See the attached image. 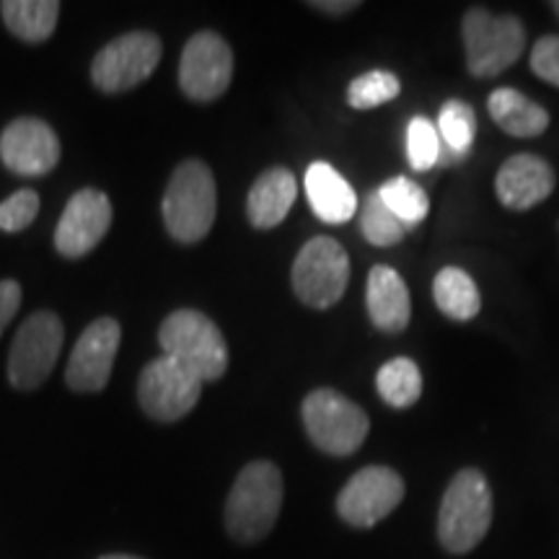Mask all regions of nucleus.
<instances>
[{
    "label": "nucleus",
    "mask_w": 559,
    "mask_h": 559,
    "mask_svg": "<svg viewBox=\"0 0 559 559\" xmlns=\"http://www.w3.org/2000/svg\"><path fill=\"white\" fill-rule=\"evenodd\" d=\"M283 474L272 461H251L226 500V531L239 544H257L275 528L283 508Z\"/></svg>",
    "instance_id": "1"
},
{
    "label": "nucleus",
    "mask_w": 559,
    "mask_h": 559,
    "mask_svg": "<svg viewBox=\"0 0 559 559\" xmlns=\"http://www.w3.org/2000/svg\"><path fill=\"white\" fill-rule=\"evenodd\" d=\"M166 230L179 243L205 239L218 213V187L207 164L187 158L174 169L164 202H160Z\"/></svg>",
    "instance_id": "2"
},
{
    "label": "nucleus",
    "mask_w": 559,
    "mask_h": 559,
    "mask_svg": "<svg viewBox=\"0 0 559 559\" xmlns=\"http://www.w3.org/2000/svg\"><path fill=\"white\" fill-rule=\"evenodd\" d=\"M158 342L166 358L179 362L202 383L218 381L228 370V345L213 319L194 309H179L164 319Z\"/></svg>",
    "instance_id": "3"
},
{
    "label": "nucleus",
    "mask_w": 559,
    "mask_h": 559,
    "mask_svg": "<svg viewBox=\"0 0 559 559\" xmlns=\"http://www.w3.org/2000/svg\"><path fill=\"white\" fill-rule=\"evenodd\" d=\"M492 523V492L485 474L461 469L445 489L438 515V539L451 555H466L485 539Z\"/></svg>",
    "instance_id": "4"
},
{
    "label": "nucleus",
    "mask_w": 559,
    "mask_h": 559,
    "mask_svg": "<svg viewBox=\"0 0 559 559\" xmlns=\"http://www.w3.org/2000/svg\"><path fill=\"white\" fill-rule=\"evenodd\" d=\"M466 68L477 79H495L526 50V29L515 16H492L485 9L466 11L461 21Z\"/></svg>",
    "instance_id": "5"
},
{
    "label": "nucleus",
    "mask_w": 559,
    "mask_h": 559,
    "mask_svg": "<svg viewBox=\"0 0 559 559\" xmlns=\"http://www.w3.org/2000/svg\"><path fill=\"white\" fill-rule=\"evenodd\" d=\"M304 425L311 443L330 456L355 453L370 430L366 412L334 389H317L306 396Z\"/></svg>",
    "instance_id": "6"
},
{
    "label": "nucleus",
    "mask_w": 559,
    "mask_h": 559,
    "mask_svg": "<svg viewBox=\"0 0 559 559\" xmlns=\"http://www.w3.org/2000/svg\"><path fill=\"white\" fill-rule=\"evenodd\" d=\"M290 280L300 304L311 309H332L345 296L349 283L347 251L330 236H317L298 251Z\"/></svg>",
    "instance_id": "7"
},
{
    "label": "nucleus",
    "mask_w": 559,
    "mask_h": 559,
    "mask_svg": "<svg viewBox=\"0 0 559 559\" xmlns=\"http://www.w3.org/2000/svg\"><path fill=\"white\" fill-rule=\"evenodd\" d=\"M62 321L52 311L32 313L19 326L9 355V379L13 389L32 391L50 379L62 349Z\"/></svg>",
    "instance_id": "8"
},
{
    "label": "nucleus",
    "mask_w": 559,
    "mask_h": 559,
    "mask_svg": "<svg viewBox=\"0 0 559 559\" xmlns=\"http://www.w3.org/2000/svg\"><path fill=\"white\" fill-rule=\"evenodd\" d=\"M160 60V39L151 32H130L109 41L94 58L91 81L104 94H122L151 79Z\"/></svg>",
    "instance_id": "9"
},
{
    "label": "nucleus",
    "mask_w": 559,
    "mask_h": 559,
    "mask_svg": "<svg viewBox=\"0 0 559 559\" xmlns=\"http://www.w3.org/2000/svg\"><path fill=\"white\" fill-rule=\"evenodd\" d=\"M202 381L166 355L151 360L138 381V402L158 423H177L200 402Z\"/></svg>",
    "instance_id": "10"
},
{
    "label": "nucleus",
    "mask_w": 559,
    "mask_h": 559,
    "mask_svg": "<svg viewBox=\"0 0 559 559\" xmlns=\"http://www.w3.org/2000/svg\"><path fill=\"white\" fill-rule=\"evenodd\" d=\"M234 79V52L215 32H198L179 60V88L192 102H215Z\"/></svg>",
    "instance_id": "11"
},
{
    "label": "nucleus",
    "mask_w": 559,
    "mask_h": 559,
    "mask_svg": "<svg viewBox=\"0 0 559 559\" xmlns=\"http://www.w3.org/2000/svg\"><path fill=\"white\" fill-rule=\"evenodd\" d=\"M404 500V479L389 466H366L342 487L340 519L355 528H370L394 513Z\"/></svg>",
    "instance_id": "12"
},
{
    "label": "nucleus",
    "mask_w": 559,
    "mask_h": 559,
    "mask_svg": "<svg viewBox=\"0 0 559 559\" xmlns=\"http://www.w3.org/2000/svg\"><path fill=\"white\" fill-rule=\"evenodd\" d=\"M122 330L120 321L111 317H102L91 321L86 332L75 342L70 353L66 381L73 391H102L109 383L111 368H115L117 349H120Z\"/></svg>",
    "instance_id": "13"
},
{
    "label": "nucleus",
    "mask_w": 559,
    "mask_h": 559,
    "mask_svg": "<svg viewBox=\"0 0 559 559\" xmlns=\"http://www.w3.org/2000/svg\"><path fill=\"white\" fill-rule=\"evenodd\" d=\"M111 202L99 190H81L68 200L58 228H55V249L66 260H81L99 247L111 226Z\"/></svg>",
    "instance_id": "14"
},
{
    "label": "nucleus",
    "mask_w": 559,
    "mask_h": 559,
    "mask_svg": "<svg viewBox=\"0 0 559 559\" xmlns=\"http://www.w3.org/2000/svg\"><path fill=\"white\" fill-rule=\"evenodd\" d=\"M0 160L19 177H45L60 160V140L37 117H19L0 135Z\"/></svg>",
    "instance_id": "15"
},
{
    "label": "nucleus",
    "mask_w": 559,
    "mask_h": 559,
    "mask_svg": "<svg viewBox=\"0 0 559 559\" xmlns=\"http://www.w3.org/2000/svg\"><path fill=\"white\" fill-rule=\"evenodd\" d=\"M495 192L510 210H531L555 192V169L534 153L510 156L495 177Z\"/></svg>",
    "instance_id": "16"
},
{
    "label": "nucleus",
    "mask_w": 559,
    "mask_h": 559,
    "mask_svg": "<svg viewBox=\"0 0 559 559\" xmlns=\"http://www.w3.org/2000/svg\"><path fill=\"white\" fill-rule=\"evenodd\" d=\"M366 306L370 321H373L381 332L400 334L402 330H407L412 317V300L407 283H404L402 275L394 267L376 264V267L370 270Z\"/></svg>",
    "instance_id": "17"
},
{
    "label": "nucleus",
    "mask_w": 559,
    "mask_h": 559,
    "mask_svg": "<svg viewBox=\"0 0 559 559\" xmlns=\"http://www.w3.org/2000/svg\"><path fill=\"white\" fill-rule=\"evenodd\" d=\"M298 198V181L290 169L275 166L260 174V179L251 185L247 198V215L254 228H275L288 218L293 202Z\"/></svg>",
    "instance_id": "18"
},
{
    "label": "nucleus",
    "mask_w": 559,
    "mask_h": 559,
    "mask_svg": "<svg viewBox=\"0 0 559 559\" xmlns=\"http://www.w3.org/2000/svg\"><path fill=\"white\" fill-rule=\"evenodd\" d=\"M306 194L309 205L324 223H347L358 210V194L347 185V179L326 160H317L306 171Z\"/></svg>",
    "instance_id": "19"
},
{
    "label": "nucleus",
    "mask_w": 559,
    "mask_h": 559,
    "mask_svg": "<svg viewBox=\"0 0 559 559\" xmlns=\"http://www.w3.org/2000/svg\"><path fill=\"white\" fill-rule=\"evenodd\" d=\"M487 111L492 122L513 138H536L549 128V111L515 88L492 91Z\"/></svg>",
    "instance_id": "20"
},
{
    "label": "nucleus",
    "mask_w": 559,
    "mask_h": 559,
    "mask_svg": "<svg viewBox=\"0 0 559 559\" xmlns=\"http://www.w3.org/2000/svg\"><path fill=\"white\" fill-rule=\"evenodd\" d=\"M0 13L13 37L37 45L52 37L60 19V3L58 0H3Z\"/></svg>",
    "instance_id": "21"
},
{
    "label": "nucleus",
    "mask_w": 559,
    "mask_h": 559,
    "mask_svg": "<svg viewBox=\"0 0 559 559\" xmlns=\"http://www.w3.org/2000/svg\"><path fill=\"white\" fill-rule=\"evenodd\" d=\"M432 298L445 317L453 321H472L481 311L477 283L461 267H443L432 280Z\"/></svg>",
    "instance_id": "22"
},
{
    "label": "nucleus",
    "mask_w": 559,
    "mask_h": 559,
    "mask_svg": "<svg viewBox=\"0 0 559 559\" xmlns=\"http://www.w3.org/2000/svg\"><path fill=\"white\" fill-rule=\"evenodd\" d=\"M440 135V160L464 158L472 151L474 135H477V115L466 102L451 99L443 104L438 115Z\"/></svg>",
    "instance_id": "23"
},
{
    "label": "nucleus",
    "mask_w": 559,
    "mask_h": 559,
    "mask_svg": "<svg viewBox=\"0 0 559 559\" xmlns=\"http://www.w3.org/2000/svg\"><path fill=\"white\" fill-rule=\"evenodd\" d=\"M376 389L389 407H412L423 396V373H419L415 360L394 358L381 366L379 376H376Z\"/></svg>",
    "instance_id": "24"
},
{
    "label": "nucleus",
    "mask_w": 559,
    "mask_h": 559,
    "mask_svg": "<svg viewBox=\"0 0 559 559\" xmlns=\"http://www.w3.org/2000/svg\"><path fill=\"white\" fill-rule=\"evenodd\" d=\"M379 194H381V200L386 202V207L391 210V213H394L407 228H415L425 218H428L430 200L417 181H412L407 177H394V179L383 181V185L379 187Z\"/></svg>",
    "instance_id": "25"
},
{
    "label": "nucleus",
    "mask_w": 559,
    "mask_h": 559,
    "mask_svg": "<svg viewBox=\"0 0 559 559\" xmlns=\"http://www.w3.org/2000/svg\"><path fill=\"white\" fill-rule=\"evenodd\" d=\"M360 230L366 236V241L373 243V247H394V243L404 239L407 226L391 213L379 192H370L366 202H362Z\"/></svg>",
    "instance_id": "26"
},
{
    "label": "nucleus",
    "mask_w": 559,
    "mask_h": 559,
    "mask_svg": "<svg viewBox=\"0 0 559 559\" xmlns=\"http://www.w3.org/2000/svg\"><path fill=\"white\" fill-rule=\"evenodd\" d=\"M400 91L402 83L394 73H389V70H368V73L358 75V79L349 83L347 104L360 111L376 109L381 104L394 102L400 96Z\"/></svg>",
    "instance_id": "27"
},
{
    "label": "nucleus",
    "mask_w": 559,
    "mask_h": 559,
    "mask_svg": "<svg viewBox=\"0 0 559 559\" xmlns=\"http://www.w3.org/2000/svg\"><path fill=\"white\" fill-rule=\"evenodd\" d=\"M407 158L415 171H430L440 164L438 128L425 117H415L407 128Z\"/></svg>",
    "instance_id": "28"
},
{
    "label": "nucleus",
    "mask_w": 559,
    "mask_h": 559,
    "mask_svg": "<svg viewBox=\"0 0 559 559\" xmlns=\"http://www.w3.org/2000/svg\"><path fill=\"white\" fill-rule=\"evenodd\" d=\"M39 213V194L34 190H19L9 200L0 202V230L19 234L29 228Z\"/></svg>",
    "instance_id": "29"
},
{
    "label": "nucleus",
    "mask_w": 559,
    "mask_h": 559,
    "mask_svg": "<svg viewBox=\"0 0 559 559\" xmlns=\"http://www.w3.org/2000/svg\"><path fill=\"white\" fill-rule=\"evenodd\" d=\"M531 70L559 88V37H542L531 52Z\"/></svg>",
    "instance_id": "30"
},
{
    "label": "nucleus",
    "mask_w": 559,
    "mask_h": 559,
    "mask_svg": "<svg viewBox=\"0 0 559 559\" xmlns=\"http://www.w3.org/2000/svg\"><path fill=\"white\" fill-rule=\"evenodd\" d=\"M21 306V285L16 280H0V334L11 324Z\"/></svg>",
    "instance_id": "31"
},
{
    "label": "nucleus",
    "mask_w": 559,
    "mask_h": 559,
    "mask_svg": "<svg viewBox=\"0 0 559 559\" xmlns=\"http://www.w3.org/2000/svg\"><path fill=\"white\" fill-rule=\"evenodd\" d=\"M311 9L340 16V13H349V11L360 9V3H355V0H342V3H332V0H326V3H311Z\"/></svg>",
    "instance_id": "32"
},
{
    "label": "nucleus",
    "mask_w": 559,
    "mask_h": 559,
    "mask_svg": "<svg viewBox=\"0 0 559 559\" xmlns=\"http://www.w3.org/2000/svg\"><path fill=\"white\" fill-rule=\"evenodd\" d=\"M99 559H143V557H132V555H107V557H99Z\"/></svg>",
    "instance_id": "33"
},
{
    "label": "nucleus",
    "mask_w": 559,
    "mask_h": 559,
    "mask_svg": "<svg viewBox=\"0 0 559 559\" xmlns=\"http://www.w3.org/2000/svg\"><path fill=\"white\" fill-rule=\"evenodd\" d=\"M551 11H555L557 19H559V0H557V3H551Z\"/></svg>",
    "instance_id": "34"
}]
</instances>
